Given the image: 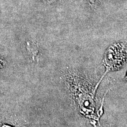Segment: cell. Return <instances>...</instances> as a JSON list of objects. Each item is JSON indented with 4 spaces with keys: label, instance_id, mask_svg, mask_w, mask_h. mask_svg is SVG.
Listing matches in <instances>:
<instances>
[{
    "label": "cell",
    "instance_id": "6da1fadb",
    "mask_svg": "<svg viewBox=\"0 0 127 127\" xmlns=\"http://www.w3.org/2000/svg\"><path fill=\"white\" fill-rule=\"evenodd\" d=\"M127 58V50L122 44H114L109 47L104 56L105 63L110 69L121 66Z\"/></svg>",
    "mask_w": 127,
    "mask_h": 127
},
{
    "label": "cell",
    "instance_id": "7a4b0ae2",
    "mask_svg": "<svg viewBox=\"0 0 127 127\" xmlns=\"http://www.w3.org/2000/svg\"></svg>",
    "mask_w": 127,
    "mask_h": 127
}]
</instances>
